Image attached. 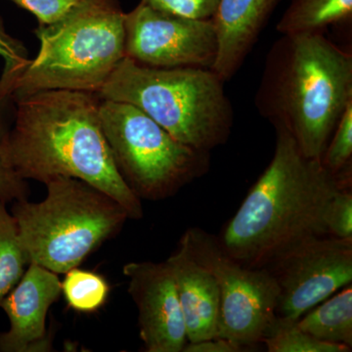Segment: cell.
Segmentation results:
<instances>
[{
    "instance_id": "19",
    "label": "cell",
    "mask_w": 352,
    "mask_h": 352,
    "mask_svg": "<svg viewBox=\"0 0 352 352\" xmlns=\"http://www.w3.org/2000/svg\"><path fill=\"white\" fill-rule=\"evenodd\" d=\"M16 104L8 96H0V201L25 200L30 187L14 168L9 153V139L15 119Z\"/></svg>"
},
{
    "instance_id": "3",
    "label": "cell",
    "mask_w": 352,
    "mask_h": 352,
    "mask_svg": "<svg viewBox=\"0 0 352 352\" xmlns=\"http://www.w3.org/2000/svg\"><path fill=\"white\" fill-rule=\"evenodd\" d=\"M352 100V55L322 32L282 34L267 55L254 105L300 152L322 159Z\"/></svg>"
},
{
    "instance_id": "17",
    "label": "cell",
    "mask_w": 352,
    "mask_h": 352,
    "mask_svg": "<svg viewBox=\"0 0 352 352\" xmlns=\"http://www.w3.org/2000/svg\"><path fill=\"white\" fill-rule=\"evenodd\" d=\"M30 263L17 222L6 201H0V302L18 284Z\"/></svg>"
},
{
    "instance_id": "24",
    "label": "cell",
    "mask_w": 352,
    "mask_h": 352,
    "mask_svg": "<svg viewBox=\"0 0 352 352\" xmlns=\"http://www.w3.org/2000/svg\"><path fill=\"white\" fill-rule=\"evenodd\" d=\"M36 16L39 25H50L64 17L80 0H9Z\"/></svg>"
},
{
    "instance_id": "6",
    "label": "cell",
    "mask_w": 352,
    "mask_h": 352,
    "mask_svg": "<svg viewBox=\"0 0 352 352\" xmlns=\"http://www.w3.org/2000/svg\"><path fill=\"white\" fill-rule=\"evenodd\" d=\"M45 186L43 201H14L11 214L31 263L57 274L78 267L129 219L112 197L82 180L57 176Z\"/></svg>"
},
{
    "instance_id": "26",
    "label": "cell",
    "mask_w": 352,
    "mask_h": 352,
    "mask_svg": "<svg viewBox=\"0 0 352 352\" xmlns=\"http://www.w3.org/2000/svg\"><path fill=\"white\" fill-rule=\"evenodd\" d=\"M244 347L239 346L232 340L221 337L199 340L195 342H187L183 352H240Z\"/></svg>"
},
{
    "instance_id": "9",
    "label": "cell",
    "mask_w": 352,
    "mask_h": 352,
    "mask_svg": "<svg viewBox=\"0 0 352 352\" xmlns=\"http://www.w3.org/2000/svg\"><path fill=\"white\" fill-rule=\"evenodd\" d=\"M279 288L277 316L298 320L352 282V239L314 236L264 266Z\"/></svg>"
},
{
    "instance_id": "22",
    "label": "cell",
    "mask_w": 352,
    "mask_h": 352,
    "mask_svg": "<svg viewBox=\"0 0 352 352\" xmlns=\"http://www.w3.org/2000/svg\"><path fill=\"white\" fill-rule=\"evenodd\" d=\"M323 221L327 235L352 239L351 187L340 189L333 196L326 208Z\"/></svg>"
},
{
    "instance_id": "2",
    "label": "cell",
    "mask_w": 352,
    "mask_h": 352,
    "mask_svg": "<svg viewBox=\"0 0 352 352\" xmlns=\"http://www.w3.org/2000/svg\"><path fill=\"white\" fill-rule=\"evenodd\" d=\"M274 155L219 237L224 250L248 267H264L280 252L307 238L325 236L329 201L351 187L310 159L286 129L275 127Z\"/></svg>"
},
{
    "instance_id": "25",
    "label": "cell",
    "mask_w": 352,
    "mask_h": 352,
    "mask_svg": "<svg viewBox=\"0 0 352 352\" xmlns=\"http://www.w3.org/2000/svg\"><path fill=\"white\" fill-rule=\"evenodd\" d=\"M0 55L6 61L4 69L17 68L28 60L27 50L24 46L6 34L1 17H0Z\"/></svg>"
},
{
    "instance_id": "13",
    "label": "cell",
    "mask_w": 352,
    "mask_h": 352,
    "mask_svg": "<svg viewBox=\"0 0 352 352\" xmlns=\"http://www.w3.org/2000/svg\"><path fill=\"white\" fill-rule=\"evenodd\" d=\"M166 261L175 279L188 342L217 337L220 294L214 275L197 263L182 239Z\"/></svg>"
},
{
    "instance_id": "4",
    "label": "cell",
    "mask_w": 352,
    "mask_h": 352,
    "mask_svg": "<svg viewBox=\"0 0 352 352\" xmlns=\"http://www.w3.org/2000/svg\"><path fill=\"white\" fill-rule=\"evenodd\" d=\"M124 17L119 0H80L57 22L38 25V55L3 71L0 96L15 101L54 89L98 94L126 57Z\"/></svg>"
},
{
    "instance_id": "14",
    "label": "cell",
    "mask_w": 352,
    "mask_h": 352,
    "mask_svg": "<svg viewBox=\"0 0 352 352\" xmlns=\"http://www.w3.org/2000/svg\"><path fill=\"white\" fill-rule=\"evenodd\" d=\"M281 0H219L214 20L219 51L212 69L224 80L239 71Z\"/></svg>"
},
{
    "instance_id": "23",
    "label": "cell",
    "mask_w": 352,
    "mask_h": 352,
    "mask_svg": "<svg viewBox=\"0 0 352 352\" xmlns=\"http://www.w3.org/2000/svg\"><path fill=\"white\" fill-rule=\"evenodd\" d=\"M148 6L194 19H210L214 17L219 0H141Z\"/></svg>"
},
{
    "instance_id": "15",
    "label": "cell",
    "mask_w": 352,
    "mask_h": 352,
    "mask_svg": "<svg viewBox=\"0 0 352 352\" xmlns=\"http://www.w3.org/2000/svg\"><path fill=\"white\" fill-rule=\"evenodd\" d=\"M296 324L316 339L352 349L351 285L308 310Z\"/></svg>"
},
{
    "instance_id": "21",
    "label": "cell",
    "mask_w": 352,
    "mask_h": 352,
    "mask_svg": "<svg viewBox=\"0 0 352 352\" xmlns=\"http://www.w3.org/2000/svg\"><path fill=\"white\" fill-rule=\"evenodd\" d=\"M322 156V163L333 175H351L352 100L349 102Z\"/></svg>"
},
{
    "instance_id": "20",
    "label": "cell",
    "mask_w": 352,
    "mask_h": 352,
    "mask_svg": "<svg viewBox=\"0 0 352 352\" xmlns=\"http://www.w3.org/2000/svg\"><path fill=\"white\" fill-rule=\"evenodd\" d=\"M298 320L277 316L272 328L263 340L270 352H349L351 347L331 344L305 332Z\"/></svg>"
},
{
    "instance_id": "16",
    "label": "cell",
    "mask_w": 352,
    "mask_h": 352,
    "mask_svg": "<svg viewBox=\"0 0 352 352\" xmlns=\"http://www.w3.org/2000/svg\"><path fill=\"white\" fill-rule=\"evenodd\" d=\"M351 17L352 0H291L276 30L281 34L322 32Z\"/></svg>"
},
{
    "instance_id": "1",
    "label": "cell",
    "mask_w": 352,
    "mask_h": 352,
    "mask_svg": "<svg viewBox=\"0 0 352 352\" xmlns=\"http://www.w3.org/2000/svg\"><path fill=\"white\" fill-rule=\"evenodd\" d=\"M14 102L9 153L23 179L76 178L112 197L129 219H142V203L118 170L104 134L98 95L44 90Z\"/></svg>"
},
{
    "instance_id": "12",
    "label": "cell",
    "mask_w": 352,
    "mask_h": 352,
    "mask_svg": "<svg viewBox=\"0 0 352 352\" xmlns=\"http://www.w3.org/2000/svg\"><path fill=\"white\" fill-rule=\"evenodd\" d=\"M61 295L57 273L30 263L18 284L0 302L10 323L8 331L0 333V352L52 351L46 318L51 305Z\"/></svg>"
},
{
    "instance_id": "5",
    "label": "cell",
    "mask_w": 352,
    "mask_h": 352,
    "mask_svg": "<svg viewBox=\"0 0 352 352\" xmlns=\"http://www.w3.org/2000/svg\"><path fill=\"white\" fill-rule=\"evenodd\" d=\"M224 82L212 69L153 68L124 57L97 95L135 106L180 142L210 152L233 129Z\"/></svg>"
},
{
    "instance_id": "10",
    "label": "cell",
    "mask_w": 352,
    "mask_h": 352,
    "mask_svg": "<svg viewBox=\"0 0 352 352\" xmlns=\"http://www.w3.org/2000/svg\"><path fill=\"white\" fill-rule=\"evenodd\" d=\"M126 57L153 68L212 69L219 51L214 20L194 19L140 1L124 17Z\"/></svg>"
},
{
    "instance_id": "8",
    "label": "cell",
    "mask_w": 352,
    "mask_h": 352,
    "mask_svg": "<svg viewBox=\"0 0 352 352\" xmlns=\"http://www.w3.org/2000/svg\"><path fill=\"white\" fill-rule=\"evenodd\" d=\"M197 263L219 285L220 325L217 337L244 347L263 342L277 319L279 288L266 267H248L233 258L217 236L190 228L180 238Z\"/></svg>"
},
{
    "instance_id": "18",
    "label": "cell",
    "mask_w": 352,
    "mask_h": 352,
    "mask_svg": "<svg viewBox=\"0 0 352 352\" xmlns=\"http://www.w3.org/2000/svg\"><path fill=\"white\" fill-rule=\"evenodd\" d=\"M61 291L72 309L92 314L107 302L110 285L98 273L75 267L65 273Z\"/></svg>"
},
{
    "instance_id": "11",
    "label": "cell",
    "mask_w": 352,
    "mask_h": 352,
    "mask_svg": "<svg viewBox=\"0 0 352 352\" xmlns=\"http://www.w3.org/2000/svg\"><path fill=\"white\" fill-rule=\"evenodd\" d=\"M122 272L138 309L139 333L147 352H182L187 331L175 279L164 263H129Z\"/></svg>"
},
{
    "instance_id": "7",
    "label": "cell",
    "mask_w": 352,
    "mask_h": 352,
    "mask_svg": "<svg viewBox=\"0 0 352 352\" xmlns=\"http://www.w3.org/2000/svg\"><path fill=\"white\" fill-rule=\"evenodd\" d=\"M99 113L118 170L140 200L170 198L210 170V152L180 142L135 106L101 99Z\"/></svg>"
}]
</instances>
